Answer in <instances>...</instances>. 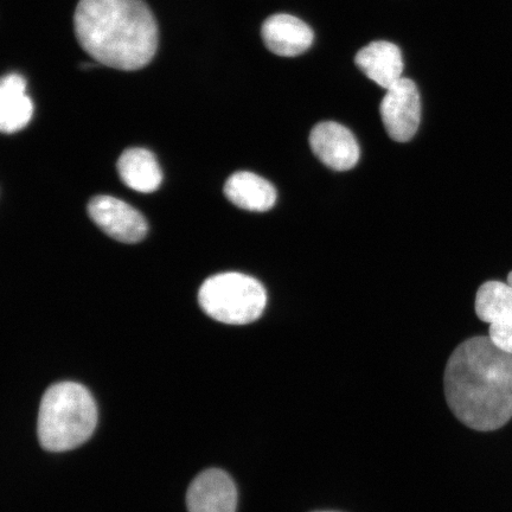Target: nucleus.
<instances>
[{
	"mask_svg": "<svg viewBox=\"0 0 512 512\" xmlns=\"http://www.w3.org/2000/svg\"><path fill=\"white\" fill-rule=\"evenodd\" d=\"M448 406L467 427L496 431L512 418V354L490 337L467 339L453 351L445 370Z\"/></svg>",
	"mask_w": 512,
	"mask_h": 512,
	"instance_id": "1",
	"label": "nucleus"
},
{
	"mask_svg": "<svg viewBox=\"0 0 512 512\" xmlns=\"http://www.w3.org/2000/svg\"><path fill=\"white\" fill-rule=\"evenodd\" d=\"M80 46L106 67L142 69L158 49V25L144 0H80L74 16Z\"/></svg>",
	"mask_w": 512,
	"mask_h": 512,
	"instance_id": "2",
	"label": "nucleus"
},
{
	"mask_svg": "<svg viewBox=\"0 0 512 512\" xmlns=\"http://www.w3.org/2000/svg\"><path fill=\"white\" fill-rule=\"evenodd\" d=\"M98 424V408L86 387L76 382L54 384L44 393L37 434L49 452H66L85 444Z\"/></svg>",
	"mask_w": 512,
	"mask_h": 512,
	"instance_id": "3",
	"label": "nucleus"
},
{
	"mask_svg": "<svg viewBox=\"0 0 512 512\" xmlns=\"http://www.w3.org/2000/svg\"><path fill=\"white\" fill-rule=\"evenodd\" d=\"M198 303L210 318L230 325L259 319L265 311V287L249 275L228 272L213 275L202 284Z\"/></svg>",
	"mask_w": 512,
	"mask_h": 512,
	"instance_id": "4",
	"label": "nucleus"
},
{
	"mask_svg": "<svg viewBox=\"0 0 512 512\" xmlns=\"http://www.w3.org/2000/svg\"><path fill=\"white\" fill-rule=\"evenodd\" d=\"M380 112L388 136L395 142H408L418 131L421 120L418 87L412 80L402 78L384 95Z\"/></svg>",
	"mask_w": 512,
	"mask_h": 512,
	"instance_id": "5",
	"label": "nucleus"
},
{
	"mask_svg": "<svg viewBox=\"0 0 512 512\" xmlns=\"http://www.w3.org/2000/svg\"><path fill=\"white\" fill-rule=\"evenodd\" d=\"M88 215L102 232L119 242L136 243L147 234L145 217L118 198L93 197L88 203Z\"/></svg>",
	"mask_w": 512,
	"mask_h": 512,
	"instance_id": "6",
	"label": "nucleus"
},
{
	"mask_svg": "<svg viewBox=\"0 0 512 512\" xmlns=\"http://www.w3.org/2000/svg\"><path fill=\"white\" fill-rule=\"evenodd\" d=\"M476 313L489 324V337L496 347L512 354V288L501 281H488L480 286Z\"/></svg>",
	"mask_w": 512,
	"mask_h": 512,
	"instance_id": "7",
	"label": "nucleus"
},
{
	"mask_svg": "<svg viewBox=\"0 0 512 512\" xmlns=\"http://www.w3.org/2000/svg\"><path fill=\"white\" fill-rule=\"evenodd\" d=\"M310 145L320 162L332 170H351L360 160V146L354 134L347 127L332 121L313 127Z\"/></svg>",
	"mask_w": 512,
	"mask_h": 512,
	"instance_id": "8",
	"label": "nucleus"
},
{
	"mask_svg": "<svg viewBox=\"0 0 512 512\" xmlns=\"http://www.w3.org/2000/svg\"><path fill=\"white\" fill-rule=\"evenodd\" d=\"M189 512H236L238 490L232 477L220 469L198 475L187 494Z\"/></svg>",
	"mask_w": 512,
	"mask_h": 512,
	"instance_id": "9",
	"label": "nucleus"
},
{
	"mask_svg": "<svg viewBox=\"0 0 512 512\" xmlns=\"http://www.w3.org/2000/svg\"><path fill=\"white\" fill-rule=\"evenodd\" d=\"M262 40L273 54L294 57L305 53L313 43V31L302 19L279 14L268 17L261 29Z\"/></svg>",
	"mask_w": 512,
	"mask_h": 512,
	"instance_id": "10",
	"label": "nucleus"
},
{
	"mask_svg": "<svg viewBox=\"0 0 512 512\" xmlns=\"http://www.w3.org/2000/svg\"><path fill=\"white\" fill-rule=\"evenodd\" d=\"M355 63L368 79L387 91L402 79V54L400 48L394 43L371 42L358 51Z\"/></svg>",
	"mask_w": 512,
	"mask_h": 512,
	"instance_id": "11",
	"label": "nucleus"
},
{
	"mask_svg": "<svg viewBox=\"0 0 512 512\" xmlns=\"http://www.w3.org/2000/svg\"><path fill=\"white\" fill-rule=\"evenodd\" d=\"M224 195L236 207L264 213L277 202L273 185L253 172L240 171L230 176L224 184Z\"/></svg>",
	"mask_w": 512,
	"mask_h": 512,
	"instance_id": "12",
	"label": "nucleus"
},
{
	"mask_svg": "<svg viewBox=\"0 0 512 512\" xmlns=\"http://www.w3.org/2000/svg\"><path fill=\"white\" fill-rule=\"evenodd\" d=\"M34 115V104L27 94V81L22 75L9 74L0 82V128L15 133L28 126Z\"/></svg>",
	"mask_w": 512,
	"mask_h": 512,
	"instance_id": "13",
	"label": "nucleus"
},
{
	"mask_svg": "<svg viewBox=\"0 0 512 512\" xmlns=\"http://www.w3.org/2000/svg\"><path fill=\"white\" fill-rule=\"evenodd\" d=\"M117 168L126 187L143 194L156 191L163 181L162 169L155 155L140 147L126 150L120 156Z\"/></svg>",
	"mask_w": 512,
	"mask_h": 512,
	"instance_id": "14",
	"label": "nucleus"
},
{
	"mask_svg": "<svg viewBox=\"0 0 512 512\" xmlns=\"http://www.w3.org/2000/svg\"><path fill=\"white\" fill-rule=\"evenodd\" d=\"M507 284L512 288V272H510L508 275V283Z\"/></svg>",
	"mask_w": 512,
	"mask_h": 512,
	"instance_id": "15",
	"label": "nucleus"
}]
</instances>
